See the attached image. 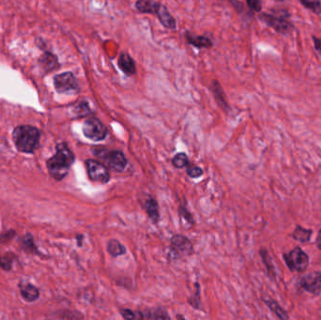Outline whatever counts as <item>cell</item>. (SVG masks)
<instances>
[{
	"instance_id": "cell-13",
	"label": "cell",
	"mask_w": 321,
	"mask_h": 320,
	"mask_svg": "<svg viewBox=\"0 0 321 320\" xmlns=\"http://www.w3.org/2000/svg\"><path fill=\"white\" fill-rule=\"evenodd\" d=\"M20 292L22 298L28 302H34L40 297V290L31 283H21Z\"/></svg>"
},
{
	"instance_id": "cell-25",
	"label": "cell",
	"mask_w": 321,
	"mask_h": 320,
	"mask_svg": "<svg viewBox=\"0 0 321 320\" xmlns=\"http://www.w3.org/2000/svg\"><path fill=\"white\" fill-rule=\"evenodd\" d=\"M260 255H261L263 263L265 264V266L267 268L269 275L271 276V277H274L275 276V269H274V267L272 265V261H271V258L269 256V253L266 250L262 249L261 251H260Z\"/></svg>"
},
{
	"instance_id": "cell-2",
	"label": "cell",
	"mask_w": 321,
	"mask_h": 320,
	"mask_svg": "<svg viewBox=\"0 0 321 320\" xmlns=\"http://www.w3.org/2000/svg\"><path fill=\"white\" fill-rule=\"evenodd\" d=\"M40 131L35 127L23 125L14 131V141L19 151L32 153L37 149L40 141Z\"/></svg>"
},
{
	"instance_id": "cell-21",
	"label": "cell",
	"mask_w": 321,
	"mask_h": 320,
	"mask_svg": "<svg viewBox=\"0 0 321 320\" xmlns=\"http://www.w3.org/2000/svg\"><path fill=\"white\" fill-rule=\"evenodd\" d=\"M265 303L269 307V309L275 313L277 317L281 320H288V314L284 311V309L279 305V303L273 299H265Z\"/></svg>"
},
{
	"instance_id": "cell-29",
	"label": "cell",
	"mask_w": 321,
	"mask_h": 320,
	"mask_svg": "<svg viewBox=\"0 0 321 320\" xmlns=\"http://www.w3.org/2000/svg\"><path fill=\"white\" fill-rule=\"evenodd\" d=\"M42 62L44 63V67L47 68L49 71L57 69L56 67L59 65L58 61H57V58L51 54H46L45 56H44V58L42 59Z\"/></svg>"
},
{
	"instance_id": "cell-9",
	"label": "cell",
	"mask_w": 321,
	"mask_h": 320,
	"mask_svg": "<svg viewBox=\"0 0 321 320\" xmlns=\"http://www.w3.org/2000/svg\"><path fill=\"white\" fill-rule=\"evenodd\" d=\"M56 90L62 94H76L79 91V85L73 73H64L54 77Z\"/></svg>"
},
{
	"instance_id": "cell-23",
	"label": "cell",
	"mask_w": 321,
	"mask_h": 320,
	"mask_svg": "<svg viewBox=\"0 0 321 320\" xmlns=\"http://www.w3.org/2000/svg\"><path fill=\"white\" fill-rule=\"evenodd\" d=\"M172 164L176 168L181 169L183 167H187L188 164H190V163H189V159H188V156H187L186 154L183 153V152H180V153H178V154H176L175 156L173 157Z\"/></svg>"
},
{
	"instance_id": "cell-7",
	"label": "cell",
	"mask_w": 321,
	"mask_h": 320,
	"mask_svg": "<svg viewBox=\"0 0 321 320\" xmlns=\"http://www.w3.org/2000/svg\"><path fill=\"white\" fill-rule=\"evenodd\" d=\"M194 248L191 240L183 235H176L171 238L169 247V256L179 259L193 253Z\"/></svg>"
},
{
	"instance_id": "cell-30",
	"label": "cell",
	"mask_w": 321,
	"mask_h": 320,
	"mask_svg": "<svg viewBox=\"0 0 321 320\" xmlns=\"http://www.w3.org/2000/svg\"><path fill=\"white\" fill-rule=\"evenodd\" d=\"M186 171L187 175H188L189 177L193 178V179H197V178L201 177L203 173H204L201 167L196 166V165H194V164H188Z\"/></svg>"
},
{
	"instance_id": "cell-34",
	"label": "cell",
	"mask_w": 321,
	"mask_h": 320,
	"mask_svg": "<svg viewBox=\"0 0 321 320\" xmlns=\"http://www.w3.org/2000/svg\"><path fill=\"white\" fill-rule=\"evenodd\" d=\"M246 4L248 8L253 12L259 13L261 11V2L260 1H250V0H248Z\"/></svg>"
},
{
	"instance_id": "cell-27",
	"label": "cell",
	"mask_w": 321,
	"mask_h": 320,
	"mask_svg": "<svg viewBox=\"0 0 321 320\" xmlns=\"http://www.w3.org/2000/svg\"><path fill=\"white\" fill-rule=\"evenodd\" d=\"M195 287H196L195 293L191 298H189L188 302L190 305L194 307V309H200L201 300H200V285H199V283H195Z\"/></svg>"
},
{
	"instance_id": "cell-4",
	"label": "cell",
	"mask_w": 321,
	"mask_h": 320,
	"mask_svg": "<svg viewBox=\"0 0 321 320\" xmlns=\"http://www.w3.org/2000/svg\"><path fill=\"white\" fill-rule=\"evenodd\" d=\"M258 18L270 29L275 30L280 34H287L293 30V24L288 20L289 14L285 10L281 15L263 13L258 15Z\"/></svg>"
},
{
	"instance_id": "cell-14",
	"label": "cell",
	"mask_w": 321,
	"mask_h": 320,
	"mask_svg": "<svg viewBox=\"0 0 321 320\" xmlns=\"http://www.w3.org/2000/svg\"><path fill=\"white\" fill-rule=\"evenodd\" d=\"M211 91H212V93L214 95L217 104L219 105L220 107H222L224 110L227 111L228 110V105H227V102H226L225 97H224V91H223L221 85L219 84L217 80H213L211 82Z\"/></svg>"
},
{
	"instance_id": "cell-36",
	"label": "cell",
	"mask_w": 321,
	"mask_h": 320,
	"mask_svg": "<svg viewBox=\"0 0 321 320\" xmlns=\"http://www.w3.org/2000/svg\"><path fill=\"white\" fill-rule=\"evenodd\" d=\"M315 243H316V246H317V248L319 249V250H321V229L319 230V232H318V234H317V237H316V240H315Z\"/></svg>"
},
{
	"instance_id": "cell-31",
	"label": "cell",
	"mask_w": 321,
	"mask_h": 320,
	"mask_svg": "<svg viewBox=\"0 0 321 320\" xmlns=\"http://www.w3.org/2000/svg\"><path fill=\"white\" fill-rule=\"evenodd\" d=\"M16 237V232L14 229L8 230L0 235V243L3 245H6L10 243L14 238Z\"/></svg>"
},
{
	"instance_id": "cell-8",
	"label": "cell",
	"mask_w": 321,
	"mask_h": 320,
	"mask_svg": "<svg viewBox=\"0 0 321 320\" xmlns=\"http://www.w3.org/2000/svg\"><path fill=\"white\" fill-rule=\"evenodd\" d=\"M85 164L90 180L102 184H106L109 182L110 173L105 164L93 159L87 160Z\"/></svg>"
},
{
	"instance_id": "cell-12",
	"label": "cell",
	"mask_w": 321,
	"mask_h": 320,
	"mask_svg": "<svg viewBox=\"0 0 321 320\" xmlns=\"http://www.w3.org/2000/svg\"><path fill=\"white\" fill-rule=\"evenodd\" d=\"M118 65L125 75H133L136 73L135 62L133 60V58L130 55H128L127 53L120 54Z\"/></svg>"
},
{
	"instance_id": "cell-33",
	"label": "cell",
	"mask_w": 321,
	"mask_h": 320,
	"mask_svg": "<svg viewBox=\"0 0 321 320\" xmlns=\"http://www.w3.org/2000/svg\"><path fill=\"white\" fill-rule=\"evenodd\" d=\"M0 268L4 270H11L13 268V260L8 256H0Z\"/></svg>"
},
{
	"instance_id": "cell-15",
	"label": "cell",
	"mask_w": 321,
	"mask_h": 320,
	"mask_svg": "<svg viewBox=\"0 0 321 320\" xmlns=\"http://www.w3.org/2000/svg\"><path fill=\"white\" fill-rule=\"evenodd\" d=\"M145 209L150 217V220L153 223H157L160 220V211H159L158 202L154 198L149 197L145 201Z\"/></svg>"
},
{
	"instance_id": "cell-35",
	"label": "cell",
	"mask_w": 321,
	"mask_h": 320,
	"mask_svg": "<svg viewBox=\"0 0 321 320\" xmlns=\"http://www.w3.org/2000/svg\"><path fill=\"white\" fill-rule=\"evenodd\" d=\"M313 42H314V46L315 51L318 53L321 56V39L320 38L316 37V36H313Z\"/></svg>"
},
{
	"instance_id": "cell-11",
	"label": "cell",
	"mask_w": 321,
	"mask_h": 320,
	"mask_svg": "<svg viewBox=\"0 0 321 320\" xmlns=\"http://www.w3.org/2000/svg\"><path fill=\"white\" fill-rule=\"evenodd\" d=\"M155 15H157L158 19L160 20V22L165 29L171 30H175L177 29V24H176L175 18L168 12L167 8L163 5L162 3H159L157 10L155 12Z\"/></svg>"
},
{
	"instance_id": "cell-28",
	"label": "cell",
	"mask_w": 321,
	"mask_h": 320,
	"mask_svg": "<svg viewBox=\"0 0 321 320\" xmlns=\"http://www.w3.org/2000/svg\"><path fill=\"white\" fill-rule=\"evenodd\" d=\"M74 111L78 117H85V116L90 115L91 110H90V106L88 105V103L83 101V102L78 103L77 105H75Z\"/></svg>"
},
{
	"instance_id": "cell-1",
	"label": "cell",
	"mask_w": 321,
	"mask_h": 320,
	"mask_svg": "<svg viewBox=\"0 0 321 320\" xmlns=\"http://www.w3.org/2000/svg\"><path fill=\"white\" fill-rule=\"evenodd\" d=\"M75 160V154L69 149L67 144H59L57 146V153L47 161V168L51 177L56 180L64 179Z\"/></svg>"
},
{
	"instance_id": "cell-32",
	"label": "cell",
	"mask_w": 321,
	"mask_h": 320,
	"mask_svg": "<svg viewBox=\"0 0 321 320\" xmlns=\"http://www.w3.org/2000/svg\"><path fill=\"white\" fill-rule=\"evenodd\" d=\"M179 215L181 216L185 221H187V223H189L190 224H192V225L194 224V218H193L192 214L188 211V209H187L185 207L180 206V207H179Z\"/></svg>"
},
{
	"instance_id": "cell-6",
	"label": "cell",
	"mask_w": 321,
	"mask_h": 320,
	"mask_svg": "<svg viewBox=\"0 0 321 320\" xmlns=\"http://www.w3.org/2000/svg\"><path fill=\"white\" fill-rule=\"evenodd\" d=\"M284 259L288 268L296 272L305 271L309 265L308 255L299 247H296L289 253H284Z\"/></svg>"
},
{
	"instance_id": "cell-10",
	"label": "cell",
	"mask_w": 321,
	"mask_h": 320,
	"mask_svg": "<svg viewBox=\"0 0 321 320\" xmlns=\"http://www.w3.org/2000/svg\"><path fill=\"white\" fill-rule=\"evenodd\" d=\"M299 287L308 293L317 296L321 293V273L313 271L302 276L299 280Z\"/></svg>"
},
{
	"instance_id": "cell-5",
	"label": "cell",
	"mask_w": 321,
	"mask_h": 320,
	"mask_svg": "<svg viewBox=\"0 0 321 320\" xmlns=\"http://www.w3.org/2000/svg\"><path fill=\"white\" fill-rule=\"evenodd\" d=\"M82 130L84 135L91 141H103L108 134L107 128L97 118L87 119L83 124Z\"/></svg>"
},
{
	"instance_id": "cell-26",
	"label": "cell",
	"mask_w": 321,
	"mask_h": 320,
	"mask_svg": "<svg viewBox=\"0 0 321 320\" xmlns=\"http://www.w3.org/2000/svg\"><path fill=\"white\" fill-rule=\"evenodd\" d=\"M300 4L311 11L315 15H321V1H310V0H300Z\"/></svg>"
},
{
	"instance_id": "cell-19",
	"label": "cell",
	"mask_w": 321,
	"mask_h": 320,
	"mask_svg": "<svg viewBox=\"0 0 321 320\" xmlns=\"http://www.w3.org/2000/svg\"><path fill=\"white\" fill-rule=\"evenodd\" d=\"M21 248L23 250L28 253H33V254H37L39 253L37 247L34 243V239L32 235L28 233L26 234L24 237L21 238Z\"/></svg>"
},
{
	"instance_id": "cell-24",
	"label": "cell",
	"mask_w": 321,
	"mask_h": 320,
	"mask_svg": "<svg viewBox=\"0 0 321 320\" xmlns=\"http://www.w3.org/2000/svg\"><path fill=\"white\" fill-rule=\"evenodd\" d=\"M120 314L125 320H145V314L140 311H132L130 309H123L120 311Z\"/></svg>"
},
{
	"instance_id": "cell-22",
	"label": "cell",
	"mask_w": 321,
	"mask_h": 320,
	"mask_svg": "<svg viewBox=\"0 0 321 320\" xmlns=\"http://www.w3.org/2000/svg\"><path fill=\"white\" fill-rule=\"evenodd\" d=\"M145 319L148 320H171L168 313L163 308L153 309L150 312L144 313Z\"/></svg>"
},
{
	"instance_id": "cell-37",
	"label": "cell",
	"mask_w": 321,
	"mask_h": 320,
	"mask_svg": "<svg viewBox=\"0 0 321 320\" xmlns=\"http://www.w3.org/2000/svg\"><path fill=\"white\" fill-rule=\"evenodd\" d=\"M77 238H79V239H81V238H83V236H77ZM78 244H79V246H81V242H80V240H79V242H78Z\"/></svg>"
},
{
	"instance_id": "cell-17",
	"label": "cell",
	"mask_w": 321,
	"mask_h": 320,
	"mask_svg": "<svg viewBox=\"0 0 321 320\" xmlns=\"http://www.w3.org/2000/svg\"><path fill=\"white\" fill-rule=\"evenodd\" d=\"M107 252L113 257H118L126 253V247L118 239H110L107 243Z\"/></svg>"
},
{
	"instance_id": "cell-16",
	"label": "cell",
	"mask_w": 321,
	"mask_h": 320,
	"mask_svg": "<svg viewBox=\"0 0 321 320\" xmlns=\"http://www.w3.org/2000/svg\"><path fill=\"white\" fill-rule=\"evenodd\" d=\"M186 39L190 45H193L194 47H197L199 49L210 48L213 45L211 40H209V38L205 37V36H194V35L188 34Z\"/></svg>"
},
{
	"instance_id": "cell-20",
	"label": "cell",
	"mask_w": 321,
	"mask_h": 320,
	"mask_svg": "<svg viewBox=\"0 0 321 320\" xmlns=\"http://www.w3.org/2000/svg\"><path fill=\"white\" fill-rule=\"evenodd\" d=\"M312 233H313V231L310 230V229H305L299 225H297L296 229L292 234V238L301 242V243H306L310 240Z\"/></svg>"
},
{
	"instance_id": "cell-18",
	"label": "cell",
	"mask_w": 321,
	"mask_h": 320,
	"mask_svg": "<svg viewBox=\"0 0 321 320\" xmlns=\"http://www.w3.org/2000/svg\"><path fill=\"white\" fill-rule=\"evenodd\" d=\"M160 2L151 0H141L135 3L136 10L142 14H155Z\"/></svg>"
},
{
	"instance_id": "cell-3",
	"label": "cell",
	"mask_w": 321,
	"mask_h": 320,
	"mask_svg": "<svg viewBox=\"0 0 321 320\" xmlns=\"http://www.w3.org/2000/svg\"><path fill=\"white\" fill-rule=\"evenodd\" d=\"M92 153L95 157L102 160L111 170L115 172L123 171L128 164L127 158L120 150H109L105 148H97L92 149Z\"/></svg>"
}]
</instances>
